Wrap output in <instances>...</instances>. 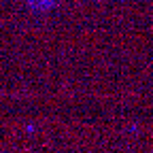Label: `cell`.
Here are the masks:
<instances>
[{"label":"cell","mask_w":153,"mask_h":153,"mask_svg":"<svg viewBox=\"0 0 153 153\" xmlns=\"http://www.w3.org/2000/svg\"><path fill=\"white\" fill-rule=\"evenodd\" d=\"M28 2L32 7H36V9H47V7H51L55 2V0H28Z\"/></svg>","instance_id":"cell-1"}]
</instances>
